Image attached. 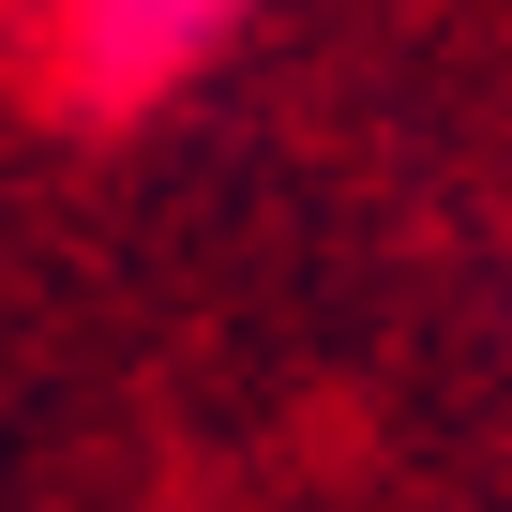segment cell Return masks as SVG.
Returning a JSON list of instances; mask_svg holds the SVG:
<instances>
[{
	"label": "cell",
	"mask_w": 512,
	"mask_h": 512,
	"mask_svg": "<svg viewBox=\"0 0 512 512\" xmlns=\"http://www.w3.org/2000/svg\"><path fill=\"white\" fill-rule=\"evenodd\" d=\"M241 16H256V0H61V61H76V91L151 106V91H181Z\"/></svg>",
	"instance_id": "1"
}]
</instances>
